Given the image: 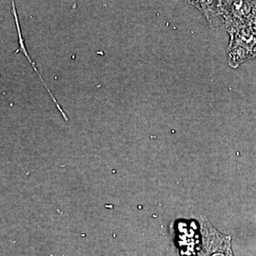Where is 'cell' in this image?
<instances>
[{
	"label": "cell",
	"instance_id": "cell-3",
	"mask_svg": "<svg viewBox=\"0 0 256 256\" xmlns=\"http://www.w3.org/2000/svg\"><path fill=\"white\" fill-rule=\"evenodd\" d=\"M12 12L13 15H14V16L15 23H16V28H18V44H20V50H16V52H18V50H21V52H22L24 54L25 56H26V58H28V62H30V63L32 64V67H33V68H34L35 72H36L37 75H38V76H40V79H41V80L42 82H43L44 85V86L46 87L47 92H48V94H50V97L52 98V100H53L55 104H56L57 108H58V110H60V114H62V116H64V118H65V120H68V118H67L65 114H64V112L63 110H62V108L60 107V104H58V102H57V101L56 100L54 96L52 95V92H50V89H48V86H47L46 84H45L44 82L43 78H42L40 74L38 73V70H37L36 69V66H35L34 62H32L31 58H30V56L28 55V50H26V47H25L24 45V42L22 35L21 28H20V22H18V12H16V8H15V4L14 2H12Z\"/></svg>",
	"mask_w": 256,
	"mask_h": 256
},
{
	"label": "cell",
	"instance_id": "cell-4",
	"mask_svg": "<svg viewBox=\"0 0 256 256\" xmlns=\"http://www.w3.org/2000/svg\"><path fill=\"white\" fill-rule=\"evenodd\" d=\"M208 256H233L232 250H230V242L228 237H226L222 245L220 246L218 252H213Z\"/></svg>",
	"mask_w": 256,
	"mask_h": 256
},
{
	"label": "cell",
	"instance_id": "cell-2",
	"mask_svg": "<svg viewBox=\"0 0 256 256\" xmlns=\"http://www.w3.org/2000/svg\"><path fill=\"white\" fill-rule=\"evenodd\" d=\"M228 64L233 68L256 58V24L248 25L228 32Z\"/></svg>",
	"mask_w": 256,
	"mask_h": 256
},
{
	"label": "cell",
	"instance_id": "cell-1",
	"mask_svg": "<svg viewBox=\"0 0 256 256\" xmlns=\"http://www.w3.org/2000/svg\"><path fill=\"white\" fill-rule=\"evenodd\" d=\"M212 26L227 32L256 24V1L194 2Z\"/></svg>",
	"mask_w": 256,
	"mask_h": 256
}]
</instances>
